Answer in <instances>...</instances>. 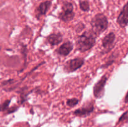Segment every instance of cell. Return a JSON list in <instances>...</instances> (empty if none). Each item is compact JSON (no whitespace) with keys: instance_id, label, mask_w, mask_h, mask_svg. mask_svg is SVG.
Here are the masks:
<instances>
[{"instance_id":"obj_1","label":"cell","mask_w":128,"mask_h":127,"mask_svg":"<svg viewBox=\"0 0 128 127\" xmlns=\"http://www.w3.org/2000/svg\"><path fill=\"white\" fill-rule=\"evenodd\" d=\"M97 36L91 30L87 31L78 37L76 41L77 50L81 52L89 51L93 47L96 42Z\"/></svg>"},{"instance_id":"obj_2","label":"cell","mask_w":128,"mask_h":127,"mask_svg":"<svg viewBox=\"0 0 128 127\" xmlns=\"http://www.w3.org/2000/svg\"><path fill=\"white\" fill-rule=\"evenodd\" d=\"M108 24L107 17L104 14H97L91 20V31L98 36L107 29Z\"/></svg>"},{"instance_id":"obj_3","label":"cell","mask_w":128,"mask_h":127,"mask_svg":"<svg viewBox=\"0 0 128 127\" xmlns=\"http://www.w3.org/2000/svg\"><path fill=\"white\" fill-rule=\"evenodd\" d=\"M73 9V5L72 3L69 2H64L62 4V11L58 15L59 19L66 23L72 21L75 16Z\"/></svg>"},{"instance_id":"obj_4","label":"cell","mask_w":128,"mask_h":127,"mask_svg":"<svg viewBox=\"0 0 128 127\" xmlns=\"http://www.w3.org/2000/svg\"><path fill=\"white\" fill-rule=\"evenodd\" d=\"M84 59L81 57H76L72 59L65 63L64 66V70L66 73H72L80 69L84 64Z\"/></svg>"},{"instance_id":"obj_5","label":"cell","mask_w":128,"mask_h":127,"mask_svg":"<svg viewBox=\"0 0 128 127\" xmlns=\"http://www.w3.org/2000/svg\"><path fill=\"white\" fill-rule=\"evenodd\" d=\"M108 77L106 75L102 76L101 79L96 82L93 87V94L95 98H101L104 95L105 86L108 81Z\"/></svg>"},{"instance_id":"obj_6","label":"cell","mask_w":128,"mask_h":127,"mask_svg":"<svg viewBox=\"0 0 128 127\" xmlns=\"http://www.w3.org/2000/svg\"><path fill=\"white\" fill-rule=\"evenodd\" d=\"M116 39V35L114 32H111L106 35L102 39V46L103 47L102 53L106 54L110 52L114 46V41Z\"/></svg>"},{"instance_id":"obj_7","label":"cell","mask_w":128,"mask_h":127,"mask_svg":"<svg viewBox=\"0 0 128 127\" xmlns=\"http://www.w3.org/2000/svg\"><path fill=\"white\" fill-rule=\"evenodd\" d=\"M94 110V106L92 103H89L83 105L81 108L76 110L74 112V114L78 117H84L91 114Z\"/></svg>"},{"instance_id":"obj_8","label":"cell","mask_w":128,"mask_h":127,"mask_svg":"<svg viewBox=\"0 0 128 127\" xmlns=\"http://www.w3.org/2000/svg\"><path fill=\"white\" fill-rule=\"evenodd\" d=\"M117 22L120 27H125L128 24V2L124 6L117 19Z\"/></svg>"},{"instance_id":"obj_9","label":"cell","mask_w":128,"mask_h":127,"mask_svg":"<svg viewBox=\"0 0 128 127\" xmlns=\"http://www.w3.org/2000/svg\"><path fill=\"white\" fill-rule=\"evenodd\" d=\"M73 44L71 41H67L62 44L59 48L56 49V52L58 54L62 56H67L71 53L73 49Z\"/></svg>"},{"instance_id":"obj_10","label":"cell","mask_w":128,"mask_h":127,"mask_svg":"<svg viewBox=\"0 0 128 127\" xmlns=\"http://www.w3.org/2000/svg\"><path fill=\"white\" fill-rule=\"evenodd\" d=\"M51 6V2L50 1H46L45 2L40 4L39 7L36 9V15L38 19H40L42 16L46 14Z\"/></svg>"},{"instance_id":"obj_11","label":"cell","mask_w":128,"mask_h":127,"mask_svg":"<svg viewBox=\"0 0 128 127\" xmlns=\"http://www.w3.org/2000/svg\"><path fill=\"white\" fill-rule=\"evenodd\" d=\"M46 40L51 46H54L62 42L63 37L61 33H54L48 36Z\"/></svg>"},{"instance_id":"obj_12","label":"cell","mask_w":128,"mask_h":127,"mask_svg":"<svg viewBox=\"0 0 128 127\" xmlns=\"http://www.w3.org/2000/svg\"><path fill=\"white\" fill-rule=\"evenodd\" d=\"M80 9L84 12H88L90 11V4L87 1H80Z\"/></svg>"},{"instance_id":"obj_13","label":"cell","mask_w":128,"mask_h":127,"mask_svg":"<svg viewBox=\"0 0 128 127\" xmlns=\"http://www.w3.org/2000/svg\"><path fill=\"white\" fill-rule=\"evenodd\" d=\"M79 102H80V100H79L78 98H71V99L68 100L67 102H66V105H67L68 107L72 108V107H75V106L77 105L79 103Z\"/></svg>"},{"instance_id":"obj_14","label":"cell","mask_w":128,"mask_h":127,"mask_svg":"<svg viewBox=\"0 0 128 127\" xmlns=\"http://www.w3.org/2000/svg\"><path fill=\"white\" fill-rule=\"evenodd\" d=\"M115 59H116V57H114V54L111 55V56H110V59H108V61L107 62L103 65L101 66V68H108V67L111 66V65L114 63V62L115 61Z\"/></svg>"},{"instance_id":"obj_15","label":"cell","mask_w":128,"mask_h":127,"mask_svg":"<svg viewBox=\"0 0 128 127\" xmlns=\"http://www.w3.org/2000/svg\"><path fill=\"white\" fill-rule=\"evenodd\" d=\"M10 103H11V100H7L5 101L4 103L0 105V112H4V111H7L8 108H10Z\"/></svg>"},{"instance_id":"obj_16","label":"cell","mask_w":128,"mask_h":127,"mask_svg":"<svg viewBox=\"0 0 128 127\" xmlns=\"http://www.w3.org/2000/svg\"><path fill=\"white\" fill-rule=\"evenodd\" d=\"M128 120V110L125 112L120 117V119L118 120V123H121V122H125V121Z\"/></svg>"},{"instance_id":"obj_17","label":"cell","mask_w":128,"mask_h":127,"mask_svg":"<svg viewBox=\"0 0 128 127\" xmlns=\"http://www.w3.org/2000/svg\"><path fill=\"white\" fill-rule=\"evenodd\" d=\"M84 28H85L84 24H83L82 22H80V23H78L77 25H76V27H75V29H76V32L80 33V32H81V31H82Z\"/></svg>"},{"instance_id":"obj_18","label":"cell","mask_w":128,"mask_h":127,"mask_svg":"<svg viewBox=\"0 0 128 127\" xmlns=\"http://www.w3.org/2000/svg\"><path fill=\"white\" fill-rule=\"evenodd\" d=\"M21 53L23 55V56H24V59L25 63L26 62V58H27V54H28V49L26 46H24V45H22V47H21Z\"/></svg>"},{"instance_id":"obj_19","label":"cell","mask_w":128,"mask_h":127,"mask_svg":"<svg viewBox=\"0 0 128 127\" xmlns=\"http://www.w3.org/2000/svg\"><path fill=\"white\" fill-rule=\"evenodd\" d=\"M17 110H18L17 107H11V108H9L8 110H7V113L10 114V113H13V112H16Z\"/></svg>"},{"instance_id":"obj_20","label":"cell","mask_w":128,"mask_h":127,"mask_svg":"<svg viewBox=\"0 0 128 127\" xmlns=\"http://www.w3.org/2000/svg\"><path fill=\"white\" fill-rule=\"evenodd\" d=\"M124 102H125V103H128V92L127 94H126V97H125Z\"/></svg>"},{"instance_id":"obj_21","label":"cell","mask_w":128,"mask_h":127,"mask_svg":"<svg viewBox=\"0 0 128 127\" xmlns=\"http://www.w3.org/2000/svg\"><path fill=\"white\" fill-rule=\"evenodd\" d=\"M1 46H0V50H1Z\"/></svg>"}]
</instances>
